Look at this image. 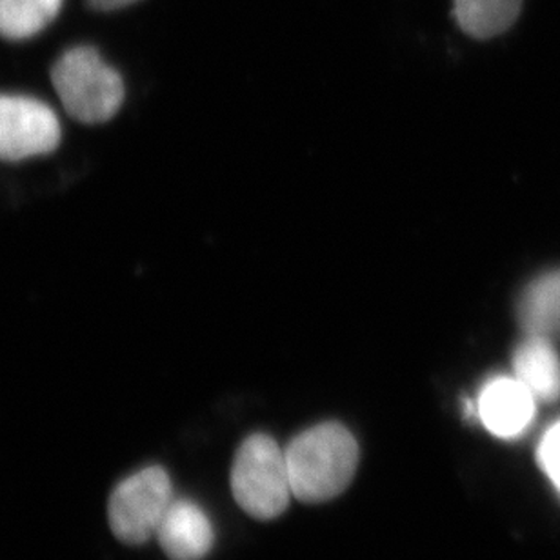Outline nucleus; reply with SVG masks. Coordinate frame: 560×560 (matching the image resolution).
I'll use <instances>...</instances> for the list:
<instances>
[{"instance_id":"6e6552de","label":"nucleus","mask_w":560,"mask_h":560,"mask_svg":"<svg viewBox=\"0 0 560 560\" xmlns=\"http://www.w3.org/2000/svg\"><path fill=\"white\" fill-rule=\"evenodd\" d=\"M515 377L535 395V399L560 397V361L548 337L528 335L513 355Z\"/></svg>"},{"instance_id":"9d476101","label":"nucleus","mask_w":560,"mask_h":560,"mask_svg":"<svg viewBox=\"0 0 560 560\" xmlns=\"http://www.w3.org/2000/svg\"><path fill=\"white\" fill-rule=\"evenodd\" d=\"M523 0H453L458 27L474 38L497 37L517 21Z\"/></svg>"},{"instance_id":"f03ea898","label":"nucleus","mask_w":560,"mask_h":560,"mask_svg":"<svg viewBox=\"0 0 560 560\" xmlns=\"http://www.w3.org/2000/svg\"><path fill=\"white\" fill-rule=\"evenodd\" d=\"M51 81L66 112L84 125L108 122L125 103L122 77L92 46L60 55Z\"/></svg>"},{"instance_id":"f257e3e1","label":"nucleus","mask_w":560,"mask_h":560,"mask_svg":"<svg viewBox=\"0 0 560 560\" xmlns=\"http://www.w3.org/2000/svg\"><path fill=\"white\" fill-rule=\"evenodd\" d=\"M291 491L307 504L331 501L350 486L359 464L355 436L339 422L302 431L285 447Z\"/></svg>"},{"instance_id":"ddd939ff","label":"nucleus","mask_w":560,"mask_h":560,"mask_svg":"<svg viewBox=\"0 0 560 560\" xmlns=\"http://www.w3.org/2000/svg\"><path fill=\"white\" fill-rule=\"evenodd\" d=\"M86 2L95 11H117L137 4L140 0H86Z\"/></svg>"},{"instance_id":"9b49d317","label":"nucleus","mask_w":560,"mask_h":560,"mask_svg":"<svg viewBox=\"0 0 560 560\" xmlns=\"http://www.w3.org/2000/svg\"><path fill=\"white\" fill-rule=\"evenodd\" d=\"M65 0H0V37L26 40L43 32L62 10Z\"/></svg>"},{"instance_id":"f8f14e48","label":"nucleus","mask_w":560,"mask_h":560,"mask_svg":"<svg viewBox=\"0 0 560 560\" xmlns=\"http://www.w3.org/2000/svg\"><path fill=\"white\" fill-rule=\"evenodd\" d=\"M540 468L560 491V420L546 431L539 446Z\"/></svg>"},{"instance_id":"7ed1b4c3","label":"nucleus","mask_w":560,"mask_h":560,"mask_svg":"<svg viewBox=\"0 0 560 560\" xmlns=\"http://www.w3.org/2000/svg\"><path fill=\"white\" fill-rule=\"evenodd\" d=\"M232 491L238 506L259 521L285 512L293 497L285 453L271 436L255 433L238 447L232 468Z\"/></svg>"},{"instance_id":"20e7f679","label":"nucleus","mask_w":560,"mask_h":560,"mask_svg":"<svg viewBox=\"0 0 560 560\" xmlns=\"http://www.w3.org/2000/svg\"><path fill=\"white\" fill-rule=\"evenodd\" d=\"M172 502L173 486L166 469L145 466L120 480L109 497V526L122 542L142 545L156 537Z\"/></svg>"},{"instance_id":"39448f33","label":"nucleus","mask_w":560,"mask_h":560,"mask_svg":"<svg viewBox=\"0 0 560 560\" xmlns=\"http://www.w3.org/2000/svg\"><path fill=\"white\" fill-rule=\"evenodd\" d=\"M59 117L48 104L26 95L0 93V161L48 155L60 144Z\"/></svg>"},{"instance_id":"423d86ee","label":"nucleus","mask_w":560,"mask_h":560,"mask_svg":"<svg viewBox=\"0 0 560 560\" xmlns=\"http://www.w3.org/2000/svg\"><path fill=\"white\" fill-rule=\"evenodd\" d=\"M535 400V395L517 377L499 375L480 389L477 411L493 435L515 439L532 424Z\"/></svg>"},{"instance_id":"1a4fd4ad","label":"nucleus","mask_w":560,"mask_h":560,"mask_svg":"<svg viewBox=\"0 0 560 560\" xmlns=\"http://www.w3.org/2000/svg\"><path fill=\"white\" fill-rule=\"evenodd\" d=\"M518 320L528 335L560 334V271L535 279L518 302Z\"/></svg>"},{"instance_id":"0eeeda50","label":"nucleus","mask_w":560,"mask_h":560,"mask_svg":"<svg viewBox=\"0 0 560 560\" xmlns=\"http://www.w3.org/2000/svg\"><path fill=\"white\" fill-rule=\"evenodd\" d=\"M156 539L172 560H202L213 548V526L205 510L188 499H173Z\"/></svg>"}]
</instances>
